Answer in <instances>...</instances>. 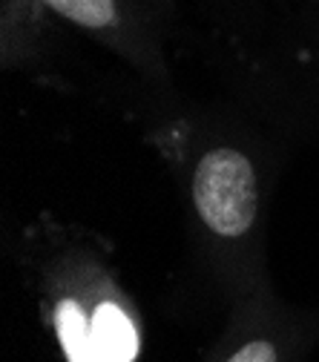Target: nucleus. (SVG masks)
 Listing matches in <instances>:
<instances>
[{"label":"nucleus","instance_id":"f03ea898","mask_svg":"<svg viewBox=\"0 0 319 362\" xmlns=\"http://www.w3.org/2000/svg\"><path fill=\"white\" fill-rule=\"evenodd\" d=\"M93 337L95 345L104 356V362H132L135 354H139V334H135V325L129 322V316L112 305L104 302L95 308L93 313Z\"/></svg>","mask_w":319,"mask_h":362},{"label":"nucleus","instance_id":"39448f33","mask_svg":"<svg viewBox=\"0 0 319 362\" xmlns=\"http://www.w3.org/2000/svg\"><path fill=\"white\" fill-rule=\"evenodd\" d=\"M227 362H277V348L265 339H256V342H248L245 348H239Z\"/></svg>","mask_w":319,"mask_h":362},{"label":"nucleus","instance_id":"20e7f679","mask_svg":"<svg viewBox=\"0 0 319 362\" xmlns=\"http://www.w3.org/2000/svg\"><path fill=\"white\" fill-rule=\"evenodd\" d=\"M40 4H47L58 15L75 21L81 26H89V29H101L115 21L112 0H40Z\"/></svg>","mask_w":319,"mask_h":362},{"label":"nucleus","instance_id":"f257e3e1","mask_svg":"<svg viewBox=\"0 0 319 362\" xmlns=\"http://www.w3.org/2000/svg\"><path fill=\"white\" fill-rule=\"evenodd\" d=\"M193 199L213 233H248L256 218V175L250 161L227 147L207 153L196 167Z\"/></svg>","mask_w":319,"mask_h":362},{"label":"nucleus","instance_id":"7ed1b4c3","mask_svg":"<svg viewBox=\"0 0 319 362\" xmlns=\"http://www.w3.org/2000/svg\"><path fill=\"white\" fill-rule=\"evenodd\" d=\"M55 328L58 339L66 351L69 362H104L95 337H93V322H86V313L81 310L78 302L64 299L55 310Z\"/></svg>","mask_w":319,"mask_h":362}]
</instances>
